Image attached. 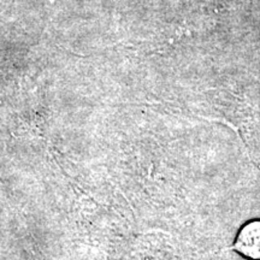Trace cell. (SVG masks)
<instances>
[{"label":"cell","mask_w":260,"mask_h":260,"mask_svg":"<svg viewBox=\"0 0 260 260\" xmlns=\"http://www.w3.org/2000/svg\"><path fill=\"white\" fill-rule=\"evenodd\" d=\"M235 248L247 258L260 260V220L246 224L237 235Z\"/></svg>","instance_id":"1"}]
</instances>
